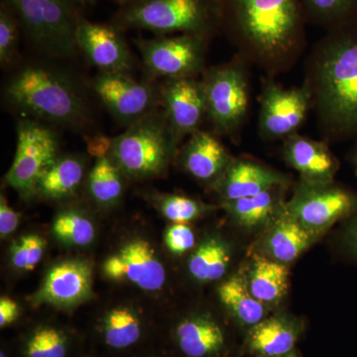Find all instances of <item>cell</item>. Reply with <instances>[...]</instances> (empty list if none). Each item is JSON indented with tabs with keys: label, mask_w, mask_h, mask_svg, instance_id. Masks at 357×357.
<instances>
[{
	"label": "cell",
	"mask_w": 357,
	"mask_h": 357,
	"mask_svg": "<svg viewBox=\"0 0 357 357\" xmlns=\"http://www.w3.org/2000/svg\"><path fill=\"white\" fill-rule=\"evenodd\" d=\"M220 30L248 66L267 77L287 73L306 51L301 0H218Z\"/></svg>",
	"instance_id": "1"
},
{
	"label": "cell",
	"mask_w": 357,
	"mask_h": 357,
	"mask_svg": "<svg viewBox=\"0 0 357 357\" xmlns=\"http://www.w3.org/2000/svg\"><path fill=\"white\" fill-rule=\"evenodd\" d=\"M303 84L324 141L357 135V20L328 30L314 44Z\"/></svg>",
	"instance_id": "2"
},
{
	"label": "cell",
	"mask_w": 357,
	"mask_h": 357,
	"mask_svg": "<svg viewBox=\"0 0 357 357\" xmlns=\"http://www.w3.org/2000/svg\"><path fill=\"white\" fill-rule=\"evenodd\" d=\"M4 98L29 119L75 131H86L93 114L83 86L69 73L43 63L16 70L4 86Z\"/></svg>",
	"instance_id": "3"
},
{
	"label": "cell",
	"mask_w": 357,
	"mask_h": 357,
	"mask_svg": "<svg viewBox=\"0 0 357 357\" xmlns=\"http://www.w3.org/2000/svg\"><path fill=\"white\" fill-rule=\"evenodd\" d=\"M110 22L123 31L146 30L155 36L192 34L211 41L222 35L218 0H131Z\"/></svg>",
	"instance_id": "4"
},
{
	"label": "cell",
	"mask_w": 357,
	"mask_h": 357,
	"mask_svg": "<svg viewBox=\"0 0 357 357\" xmlns=\"http://www.w3.org/2000/svg\"><path fill=\"white\" fill-rule=\"evenodd\" d=\"M20 20L23 34L39 53L51 58L79 55L77 23L84 10L75 0H6Z\"/></svg>",
	"instance_id": "5"
},
{
	"label": "cell",
	"mask_w": 357,
	"mask_h": 357,
	"mask_svg": "<svg viewBox=\"0 0 357 357\" xmlns=\"http://www.w3.org/2000/svg\"><path fill=\"white\" fill-rule=\"evenodd\" d=\"M178 145L161 109L112 138L109 155L124 175L146 178L165 172Z\"/></svg>",
	"instance_id": "6"
},
{
	"label": "cell",
	"mask_w": 357,
	"mask_h": 357,
	"mask_svg": "<svg viewBox=\"0 0 357 357\" xmlns=\"http://www.w3.org/2000/svg\"><path fill=\"white\" fill-rule=\"evenodd\" d=\"M248 65L239 56L230 62L206 68L201 76L206 119L213 132L237 141L249 107Z\"/></svg>",
	"instance_id": "7"
},
{
	"label": "cell",
	"mask_w": 357,
	"mask_h": 357,
	"mask_svg": "<svg viewBox=\"0 0 357 357\" xmlns=\"http://www.w3.org/2000/svg\"><path fill=\"white\" fill-rule=\"evenodd\" d=\"M145 79L199 77L206 69V52L211 40L192 34H173L136 38Z\"/></svg>",
	"instance_id": "8"
},
{
	"label": "cell",
	"mask_w": 357,
	"mask_h": 357,
	"mask_svg": "<svg viewBox=\"0 0 357 357\" xmlns=\"http://www.w3.org/2000/svg\"><path fill=\"white\" fill-rule=\"evenodd\" d=\"M16 135L15 156L6 181L23 196H31L40 178L60 156V141L49 124L29 117L18 121Z\"/></svg>",
	"instance_id": "9"
},
{
	"label": "cell",
	"mask_w": 357,
	"mask_h": 357,
	"mask_svg": "<svg viewBox=\"0 0 357 357\" xmlns=\"http://www.w3.org/2000/svg\"><path fill=\"white\" fill-rule=\"evenodd\" d=\"M91 88L115 121L126 128L161 109L158 81H138L129 74L98 72Z\"/></svg>",
	"instance_id": "10"
},
{
	"label": "cell",
	"mask_w": 357,
	"mask_h": 357,
	"mask_svg": "<svg viewBox=\"0 0 357 357\" xmlns=\"http://www.w3.org/2000/svg\"><path fill=\"white\" fill-rule=\"evenodd\" d=\"M284 208L296 222L318 234L354 215L357 211V197L333 183L312 184L301 180Z\"/></svg>",
	"instance_id": "11"
},
{
	"label": "cell",
	"mask_w": 357,
	"mask_h": 357,
	"mask_svg": "<svg viewBox=\"0 0 357 357\" xmlns=\"http://www.w3.org/2000/svg\"><path fill=\"white\" fill-rule=\"evenodd\" d=\"M312 112L311 96L304 84L285 89L267 77L260 98L258 134L263 140L286 139L298 133Z\"/></svg>",
	"instance_id": "12"
},
{
	"label": "cell",
	"mask_w": 357,
	"mask_h": 357,
	"mask_svg": "<svg viewBox=\"0 0 357 357\" xmlns=\"http://www.w3.org/2000/svg\"><path fill=\"white\" fill-rule=\"evenodd\" d=\"M123 32L110 21L93 22L83 15L77 23V48L98 72L131 75L136 61Z\"/></svg>",
	"instance_id": "13"
},
{
	"label": "cell",
	"mask_w": 357,
	"mask_h": 357,
	"mask_svg": "<svg viewBox=\"0 0 357 357\" xmlns=\"http://www.w3.org/2000/svg\"><path fill=\"white\" fill-rule=\"evenodd\" d=\"M161 109L178 144L187 136L201 130L206 119V96L201 77H181L160 82Z\"/></svg>",
	"instance_id": "14"
},
{
	"label": "cell",
	"mask_w": 357,
	"mask_h": 357,
	"mask_svg": "<svg viewBox=\"0 0 357 357\" xmlns=\"http://www.w3.org/2000/svg\"><path fill=\"white\" fill-rule=\"evenodd\" d=\"M103 272L112 280L132 282L145 291H158L166 281V271L154 249L143 239L126 243L107 258Z\"/></svg>",
	"instance_id": "15"
},
{
	"label": "cell",
	"mask_w": 357,
	"mask_h": 357,
	"mask_svg": "<svg viewBox=\"0 0 357 357\" xmlns=\"http://www.w3.org/2000/svg\"><path fill=\"white\" fill-rule=\"evenodd\" d=\"M93 285V271L82 260H67L51 268L34 302L57 307L76 306L88 299Z\"/></svg>",
	"instance_id": "16"
},
{
	"label": "cell",
	"mask_w": 357,
	"mask_h": 357,
	"mask_svg": "<svg viewBox=\"0 0 357 357\" xmlns=\"http://www.w3.org/2000/svg\"><path fill=\"white\" fill-rule=\"evenodd\" d=\"M283 157L301 175V180L312 184H330L340 165L326 141L293 134L284 139Z\"/></svg>",
	"instance_id": "17"
},
{
	"label": "cell",
	"mask_w": 357,
	"mask_h": 357,
	"mask_svg": "<svg viewBox=\"0 0 357 357\" xmlns=\"http://www.w3.org/2000/svg\"><path fill=\"white\" fill-rule=\"evenodd\" d=\"M289 184L288 177L269 167L251 160L232 159L215 185L225 202L248 198Z\"/></svg>",
	"instance_id": "18"
},
{
	"label": "cell",
	"mask_w": 357,
	"mask_h": 357,
	"mask_svg": "<svg viewBox=\"0 0 357 357\" xmlns=\"http://www.w3.org/2000/svg\"><path fill=\"white\" fill-rule=\"evenodd\" d=\"M189 137L181 154L183 167L197 180L217 184L234 159L229 150L210 131L201 129Z\"/></svg>",
	"instance_id": "19"
},
{
	"label": "cell",
	"mask_w": 357,
	"mask_h": 357,
	"mask_svg": "<svg viewBox=\"0 0 357 357\" xmlns=\"http://www.w3.org/2000/svg\"><path fill=\"white\" fill-rule=\"evenodd\" d=\"M317 234L296 222L283 208L265 237V248L275 261L287 264L295 261L314 243Z\"/></svg>",
	"instance_id": "20"
},
{
	"label": "cell",
	"mask_w": 357,
	"mask_h": 357,
	"mask_svg": "<svg viewBox=\"0 0 357 357\" xmlns=\"http://www.w3.org/2000/svg\"><path fill=\"white\" fill-rule=\"evenodd\" d=\"M86 175V165L77 156H59L40 178L35 194L43 198L61 199L77 192Z\"/></svg>",
	"instance_id": "21"
},
{
	"label": "cell",
	"mask_w": 357,
	"mask_h": 357,
	"mask_svg": "<svg viewBox=\"0 0 357 357\" xmlns=\"http://www.w3.org/2000/svg\"><path fill=\"white\" fill-rule=\"evenodd\" d=\"M288 276V268L283 263L256 255L246 280L256 299L264 305L276 304L287 292Z\"/></svg>",
	"instance_id": "22"
},
{
	"label": "cell",
	"mask_w": 357,
	"mask_h": 357,
	"mask_svg": "<svg viewBox=\"0 0 357 357\" xmlns=\"http://www.w3.org/2000/svg\"><path fill=\"white\" fill-rule=\"evenodd\" d=\"M177 337L181 349L189 357L211 356L225 344L220 326L206 318L185 319L178 326Z\"/></svg>",
	"instance_id": "23"
},
{
	"label": "cell",
	"mask_w": 357,
	"mask_h": 357,
	"mask_svg": "<svg viewBox=\"0 0 357 357\" xmlns=\"http://www.w3.org/2000/svg\"><path fill=\"white\" fill-rule=\"evenodd\" d=\"M297 340L294 326L283 318L263 319L249 333L253 351L266 357L285 356L293 351Z\"/></svg>",
	"instance_id": "24"
},
{
	"label": "cell",
	"mask_w": 357,
	"mask_h": 357,
	"mask_svg": "<svg viewBox=\"0 0 357 357\" xmlns=\"http://www.w3.org/2000/svg\"><path fill=\"white\" fill-rule=\"evenodd\" d=\"M285 189L277 188L248 198L225 201L223 206L243 227H258L280 213L285 204L282 203V191Z\"/></svg>",
	"instance_id": "25"
},
{
	"label": "cell",
	"mask_w": 357,
	"mask_h": 357,
	"mask_svg": "<svg viewBox=\"0 0 357 357\" xmlns=\"http://www.w3.org/2000/svg\"><path fill=\"white\" fill-rule=\"evenodd\" d=\"M218 293L222 304L241 323L255 326L264 319L266 307L251 294L243 276L230 277L220 286Z\"/></svg>",
	"instance_id": "26"
},
{
	"label": "cell",
	"mask_w": 357,
	"mask_h": 357,
	"mask_svg": "<svg viewBox=\"0 0 357 357\" xmlns=\"http://www.w3.org/2000/svg\"><path fill=\"white\" fill-rule=\"evenodd\" d=\"M229 263L230 252L227 244L220 239H206L190 258L189 271L198 281H217L227 273Z\"/></svg>",
	"instance_id": "27"
},
{
	"label": "cell",
	"mask_w": 357,
	"mask_h": 357,
	"mask_svg": "<svg viewBox=\"0 0 357 357\" xmlns=\"http://www.w3.org/2000/svg\"><path fill=\"white\" fill-rule=\"evenodd\" d=\"M307 24L326 31L357 20V0H301Z\"/></svg>",
	"instance_id": "28"
},
{
	"label": "cell",
	"mask_w": 357,
	"mask_h": 357,
	"mask_svg": "<svg viewBox=\"0 0 357 357\" xmlns=\"http://www.w3.org/2000/svg\"><path fill=\"white\" fill-rule=\"evenodd\" d=\"M122 174L109 155L96 159L88 177L89 192L91 198L102 206L116 203L123 192Z\"/></svg>",
	"instance_id": "29"
},
{
	"label": "cell",
	"mask_w": 357,
	"mask_h": 357,
	"mask_svg": "<svg viewBox=\"0 0 357 357\" xmlns=\"http://www.w3.org/2000/svg\"><path fill=\"white\" fill-rule=\"evenodd\" d=\"M141 335L137 317L126 307L112 310L105 321L107 344L114 349H124L135 344Z\"/></svg>",
	"instance_id": "30"
},
{
	"label": "cell",
	"mask_w": 357,
	"mask_h": 357,
	"mask_svg": "<svg viewBox=\"0 0 357 357\" xmlns=\"http://www.w3.org/2000/svg\"><path fill=\"white\" fill-rule=\"evenodd\" d=\"M21 34L20 20L11 6L6 1L0 2V64L3 69L15 64Z\"/></svg>",
	"instance_id": "31"
},
{
	"label": "cell",
	"mask_w": 357,
	"mask_h": 357,
	"mask_svg": "<svg viewBox=\"0 0 357 357\" xmlns=\"http://www.w3.org/2000/svg\"><path fill=\"white\" fill-rule=\"evenodd\" d=\"M59 241L69 245H88L95 238V227L88 218L77 211L60 213L53 225Z\"/></svg>",
	"instance_id": "32"
},
{
	"label": "cell",
	"mask_w": 357,
	"mask_h": 357,
	"mask_svg": "<svg viewBox=\"0 0 357 357\" xmlns=\"http://www.w3.org/2000/svg\"><path fill=\"white\" fill-rule=\"evenodd\" d=\"M158 206L164 217L176 223L191 222L198 218L206 208L196 199L182 195L160 196Z\"/></svg>",
	"instance_id": "33"
},
{
	"label": "cell",
	"mask_w": 357,
	"mask_h": 357,
	"mask_svg": "<svg viewBox=\"0 0 357 357\" xmlns=\"http://www.w3.org/2000/svg\"><path fill=\"white\" fill-rule=\"evenodd\" d=\"M46 243L41 236L29 234L16 241L11 248L13 266L23 271H31L43 258Z\"/></svg>",
	"instance_id": "34"
},
{
	"label": "cell",
	"mask_w": 357,
	"mask_h": 357,
	"mask_svg": "<svg viewBox=\"0 0 357 357\" xmlns=\"http://www.w3.org/2000/svg\"><path fill=\"white\" fill-rule=\"evenodd\" d=\"M28 357H65L66 340L56 328H40L27 344Z\"/></svg>",
	"instance_id": "35"
},
{
	"label": "cell",
	"mask_w": 357,
	"mask_h": 357,
	"mask_svg": "<svg viewBox=\"0 0 357 357\" xmlns=\"http://www.w3.org/2000/svg\"><path fill=\"white\" fill-rule=\"evenodd\" d=\"M165 243L171 252L180 255L194 248L196 237L191 227L185 223H175L167 230Z\"/></svg>",
	"instance_id": "36"
},
{
	"label": "cell",
	"mask_w": 357,
	"mask_h": 357,
	"mask_svg": "<svg viewBox=\"0 0 357 357\" xmlns=\"http://www.w3.org/2000/svg\"><path fill=\"white\" fill-rule=\"evenodd\" d=\"M18 215L13 208H10L8 202L3 195H1L0 199V234L2 238L13 234L17 227Z\"/></svg>",
	"instance_id": "37"
},
{
	"label": "cell",
	"mask_w": 357,
	"mask_h": 357,
	"mask_svg": "<svg viewBox=\"0 0 357 357\" xmlns=\"http://www.w3.org/2000/svg\"><path fill=\"white\" fill-rule=\"evenodd\" d=\"M112 139L107 138L103 134H96L95 136H89L88 139V149L89 153L93 156H107L109 154Z\"/></svg>",
	"instance_id": "38"
},
{
	"label": "cell",
	"mask_w": 357,
	"mask_h": 357,
	"mask_svg": "<svg viewBox=\"0 0 357 357\" xmlns=\"http://www.w3.org/2000/svg\"><path fill=\"white\" fill-rule=\"evenodd\" d=\"M18 312L20 310L17 304L13 300L2 297L0 299V326L4 328L13 323L17 319Z\"/></svg>",
	"instance_id": "39"
},
{
	"label": "cell",
	"mask_w": 357,
	"mask_h": 357,
	"mask_svg": "<svg viewBox=\"0 0 357 357\" xmlns=\"http://www.w3.org/2000/svg\"><path fill=\"white\" fill-rule=\"evenodd\" d=\"M345 241L352 252L357 256V215L347 227L345 232Z\"/></svg>",
	"instance_id": "40"
},
{
	"label": "cell",
	"mask_w": 357,
	"mask_h": 357,
	"mask_svg": "<svg viewBox=\"0 0 357 357\" xmlns=\"http://www.w3.org/2000/svg\"><path fill=\"white\" fill-rule=\"evenodd\" d=\"M100 1H102V0H75V2H76L77 6L81 7L83 10H84L86 7L95 6V4ZM110 1L114 2L119 7H121L126 6V4L128 3L131 0H110Z\"/></svg>",
	"instance_id": "41"
},
{
	"label": "cell",
	"mask_w": 357,
	"mask_h": 357,
	"mask_svg": "<svg viewBox=\"0 0 357 357\" xmlns=\"http://www.w3.org/2000/svg\"><path fill=\"white\" fill-rule=\"evenodd\" d=\"M274 357H297V356H296V354H294L293 351H291V352H289V354H285V356H274Z\"/></svg>",
	"instance_id": "42"
},
{
	"label": "cell",
	"mask_w": 357,
	"mask_h": 357,
	"mask_svg": "<svg viewBox=\"0 0 357 357\" xmlns=\"http://www.w3.org/2000/svg\"><path fill=\"white\" fill-rule=\"evenodd\" d=\"M354 165H356V168L357 170V149L356 151V154H354Z\"/></svg>",
	"instance_id": "43"
},
{
	"label": "cell",
	"mask_w": 357,
	"mask_h": 357,
	"mask_svg": "<svg viewBox=\"0 0 357 357\" xmlns=\"http://www.w3.org/2000/svg\"><path fill=\"white\" fill-rule=\"evenodd\" d=\"M0 357H6V354H3V352H1V354H0Z\"/></svg>",
	"instance_id": "44"
}]
</instances>
